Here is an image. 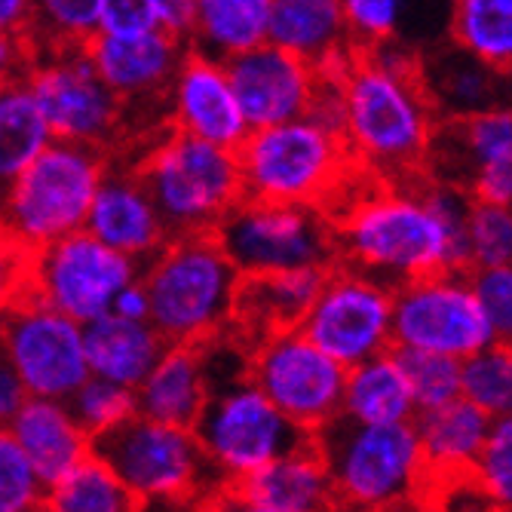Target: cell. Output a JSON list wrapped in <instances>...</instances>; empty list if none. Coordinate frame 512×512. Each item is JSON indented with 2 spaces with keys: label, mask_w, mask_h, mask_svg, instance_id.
I'll return each instance as SVG.
<instances>
[{
  "label": "cell",
  "mask_w": 512,
  "mask_h": 512,
  "mask_svg": "<svg viewBox=\"0 0 512 512\" xmlns=\"http://www.w3.org/2000/svg\"><path fill=\"white\" fill-rule=\"evenodd\" d=\"M10 83H13V77H7V74H0V102H4V96H7V89H10Z\"/></svg>",
  "instance_id": "obj_51"
},
{
  "label": "cell",
  "mask_w": 512,
  "mask_h": 512,
  "mask_svg": "<svg viewBox=\"0 0 512 512\" xmlns=\"http://www.w3.org/2000/svg\"><path fill=\"white\" fill-rule=\"evenodd\" d=\"M194 4H197V0H154L160 25L169 28L172 34H181V37H188V31H191Z\"/></svg>",
  "instance_id": "obj_49"
},
{
  "label": "cell",
  "mask_w": 512,
  "mask_h": 512,
  "mask_svg": "<svg viewBox=\"0 0 512 512\" xmlns=\"http://www.w3.org/2000/svg\"><path fill=\"white\" fill-rule=\"evenodd\" d=\"M341 417L359 424H399L414 421L417 405L405 378L396 347L362 359L347 368Z\"/></svg>",
  "instance_id": "obj_31"
},
{
  "label": "cell",
  "mask_w": 512,
  "mask_h": 512,
  "mask_svg": "<svg viewBox=\"0 0 512 512\" xmlns=\"http://www.w3.org/2000/svg\"><path fill=\"white\" fill-rule=\"evenodd\" d=\"M470 283L494 341H512V264L470 267Z\"/></svg>",
  "instance_id": "obj_43"
},
{
  "label": "cell",
  "mask_w": 512,
  "mask_h": 512,
  "mask_svg": "<svg viewBox=\"0 0 512 512\" xmlns=\"http://www.w3.org/2000/svg\"><path fill=\"white\" fill-rule=\"evenodd\" d=\"M46 506V485L34 473L31 460L13 439L7 427H0V512H31Z\"/></svg>",
  "instance_id": "obj_42"
},
{
  "label": "cell",
  "mask_w": 512,
  "mask_h": 512,
  "mask_svg": "<svg viewBox=\"0 0 512 512\" xmlns=\"http://www.w3.org/2000/svg\"><path fill=\"white\" fill-rule=\"evenodd\" d=\"M31 68V43L25 31L0 28V74L22 77Z\"/></svg>",
  "instance_id": "obj_46"
},
{
  "label": "cell",
  "mask_w": 512,
  "mask_h": 512,
  "mask_svg": "<svg viewBox=\"0 0 512 512\" xmlns=\"http://www.w3.org/2000/svg\"><path fill=\"white\" fill-rule=\"evenodd\" d=\"M470 267L512 264V206L473 200L467 215Z\"/></svg>",
  "instance_id": "obj_41"
},
{
  "label": "cell",
  "mask_w": 512,
  "mask_h": 512,
  "mask_svg": "<svg viewBox=\"0 0 512 512\" xmlns=\"http://www.w3.org/2000/svg\"><path fill=\"white\" fill-rule=\"evenodd\" d=\"M111 313L126 316V319H151V301H148V289L142 283V273L129 279V283L117 292Z\"/></svg>",
  "instance_id": "obj_48"
},
{
  "label": "cell",
  "mask_w": 512,
  "mask_h": 512,
  "mask_svg": "<svg viewBox=\"0 0 512 512\" xmlns=\"http://www.w3.org/2000/svg\"><path fill=\"white\" fill-rule=\"evenodd\" d=\"M218 503L252 512H319L335 506V491L316 439H310L230 482Z\"/></svg>",
  "instance_id": "obj_21"
},
{
  "label": "cell",
  "mask_w": 512,
  "mask_h": 512,
  "mask_svg": "<svg viewBox=\"0 0 512 512\" xmlns=\"http://www.w3.org/2000/svg\"><path fill=\"white\" fill-rule=\"evenodd\" d=\"M448 40L500 71H512V0H451Z\"/></svg>",
  "instance_id": "obj_34"
},
{
  "label": "cell",
  "mask_w": 512,
  "mask_h": 512,
  "mask_svg": "<svg viewBox=\"0 0 512 512\" xmlns=\"http://www.w3.org/2000/svg\"><path fill=\"white\" fill-rule=\"evenodd\" d=\"M166 105L172 129L206 138V142L224 148L237 151L249 132L227 65L221 59L191 50V46L178 71L172 74V83L166 89Z\"/></svg>",
  "instance_id": "obj_19"
},
{
  "label": "cell",
  "mask_w": 512,
  "mask_h": 512,
  "mask_svg": "<svg viewBox=\"0 0 512 512\" xmlns=\"http://www.w3.org/2000/svg\"><path fill=\"white\" fill-rule=\"evenodd\" d=\"M135 172L172 237L215 230L246 197L237 151L178 129L163 135Z\"/></svg>",
  "instance_id": "obj_7"
},
{
  "label": "cell",
  "mask_w": 512,
  "mask_h": 512,
  "mask_svg": "<svg viewBox=\"0 0 512 512\" xmlns=\"http://www.w3.org/2000/svg\"><path fill=\"white\" fill-rule=\"evenodd\" d=\"M463 396L479 405L491 421L512 414V341H491L460 362Z\"/></svg>",
  "instance_id": "obj_36"
},
{
  "label": "cell",
  "mask_w": 512,
  "mask_h": 512,
  "mask_svg": "<svg viewBox=\"0 0 512 512\" xmlns=\"http://www.w3.org/2000/svg\"><path fill=\"white\" fill-rule=\"evenodd\" d=\"M151 322L169 344H203L234 322L243 273L215 230L178 234L142 264Z\"/></svg>",
  "instance_id": "obj_3"
},
{
  "label": "cell",
  "mask_w": 512,
  "mask_h": 512,
  "mask_svg": "<svg viewBox=\"0 0 512 512\" xmlns=\"http://www.w3.org/2000/svg\"><path fill=\"white\" fill-rule=\"evenodd\" d=\"M421 80L439 120L512 105V71H500L451 40L421 56Z\"/></svg>",
  "instance_id": "obj_23"
},
{
  "label": "cell",
  "mask_w": 512,
  "mask_h": 512,
  "mask_svg": "<svg viewBox=\"0 0 512 512\" xmlns=\"http://www.w3.org/2000/svg\"><path fill=\"white\" fill-rule=\"evenodd\" d=\"M273 0H197L188 46L212 59H234L267 40Z\"/></svg>",
  "instance_id": "obj_32"
},
{
  "label": "cell",
  "mask_w": 512,
  "mask_h": 512,
  "mask_svg": "<svg viewBox=\"0 0 512 512\" xmlns=\"http://www.w3.org/2000/svg\"><path fill=\"white\" fill-rule=\"evenodd\" d=\"M40 482L50 488L83 457L92 454V436L80 427L65 399L28 396L7 424Z\"/></svg>",
  "instance_id": "obj_25"
},
{
  "label": "cell",
  "mask_w": 512,
  "mask_h": 512,
  "mask_svg": "<svg viewBox=\"0 0 512 512\" xmlns=\"http://www.w3.org/2000/svg\"><path fill=\"white\" fill-rule=\"evenodd\" d=\"M53 135L62 142L108 148L123 129V102L99 77L83 46H59L22 77Z\"/></svg>",
  "instance_id": "obj_16"
},
{
  "label": "cell",
  "mask_w": 512,
  "mask_h": 512,
  "mask_svg": "<svg viewBox=\"0 0 512 512\" xmlns=\"http://www.w3.org/2000/svg\"><path fill=\"white\" fill-rule=\"evenodd\" d=\"M86 56L96 65L99 77L126 102L166 99L172 74L178 71L188 40L169 28H148L135 34L96 31L86 40Z\"/></svg>",
  "instance_id": "obj_20"
},
{
  "label": "cell",
  "mask_w": 512,
  "mask_h": 512,
  "mask_svg": "<svg viewBox=\"0 0 512 512\" xmlns=\"http://www.w3.org/2000/svg\"><path fill=\"white\" fill-rule=\"evenodd\" d=\"M105 172L102 148L53 138L0 197V224L31 249L83 230Z\"/></svg>",
  "instance_id": "obj_8"
},
{
  "label": "cell",
  "mask_w": 512,
  "mask_h": 512,
  "mask_svg": "<svg viewBox=\"0 0 512 512\" xmlns=\"http://www.w3.org/2000/svg\"><path fill=\"white\" fill-rule=\"evenodd\" d=\"M148 28H160L154 0H102L99 31L135 34V31H148Z\"/></svg>",
  "instance_id": "obj_45"
},
{
  "label": "cell",
  "mask_w": 512,
  "mask_h": 512,
  "mask_svg": "<svg viewBox=\"0 0 512 512\" xmlns=\"http://www.w3.org/2000/svg\"><path fill=\"white\" fill-rule=\"evenodd\" d=\"M399 356L417 411H430L463 396L460 359L442 353H424V350H399Z\"/></svg>",
  "instance_id": "obj_38"
},
{
  "label": "cell",
  "mask_w": 512,
  "mask_h": 512,
  "mask_svg": "<svg viewBox=\"0 0 512 512\" xmlns=\"http://www.w3.org/2000/svg\"><path fill=\"white\" fill-rule=\"evenodd\" d=\"M65 402L92 439L114 430L117 424H123L126 417H132L138 411L135 390L105 381V378H96V375H89Z\"/></svg>",
  "instance_id": "obj_39"
},
{
  "label": "cell",
  "mask_w": 512,
  "mask_h": 512,
  "mask_svg": "<svg viewBox=\"0 0 512 512\" xmlns=\"http://www.w3.org/2000/svg\"><path fill=\"white\" fill-rule=\"evenodd\" d=\"M246 375L310 436L341 417L347 368L316 347L298 325L261 335L249 353Z\"/></svg>",
  "instance_id": "obj_11"
},
{
  "label": "cell",
  "mask_w": 512,
  "mask_h": 512,
  "mask_svg": "<svg viewBox=\"0 0 512 512\" xmlns=\"http://www.w3.org/2000/svg\"><path fill=\"white\" fill-rule=\"evenodd\" d=\"M341 138L353 163L381 178H411L427 166L439 126L421 80V56L405 43L353 50L335 68Z\"/></svg>",
  "instance_id": "obj_2"
},
{
  "label": "cell",
  "mask_w": 512,
  "mask_h": 512,
  "mask_svg": "<svg viewBox=\"0 0 512 512\" xmlns=\"http://www.w3.org/2000/svg\"><path fill=\"white\" fill-rule=\"evenodd\" d=\"M353 50L405 43L417 56L448 40L451 0H341Z\"/></svg>",
  "instance_id": "obj_24"
},
{
  "label": "cell",
  "mask_w": 512,
  "mask_h": 512,
  "mask_svg": "<svg viewBox=\"0 0 512 512\" xmlns=\"http://www.w3.org/2000/svg\"><path fill=\"white\" fill-rule=\"evenodd\" d=\"M494 341L467 270H436L393 286V347L467 359Z\"/></svg>",
  "instance_id": "obj_13"
},
{
  "label": "cell",
  "mask_w": 512,
  "mask_h": 512,
  "mask_svg": "<svg viewBox=\"0 0 512 512\" xmlns=\"http://www.w3.org/2000/svg\"><path fill=\"white\" fill-rule=\"evenodd\" d=\"M298 329L344 368L393 347V286L356 264H329Z\"/></svg>",
  "instance_id": "obj_12"
},
{
  "label": "cell",
  "mask_w": 512,
  "mask_h": 512,
  "mask_svg": "<svg viewBox=\"0 0 512 512\" xmlns=\"http://www.w3.org/2000/svg\"><path fill=\"white\" fill-rule=\"evenodd\" d=\"M135 497L99 454L83 457L56 485L46 488V509L56 512H126Z\"/></svg>",
  "instance_id": "obj_35"
},
{
  "label": "cell",
  "mask_w": 512,
  "mask_h": 512,
  "mask_svg": "<svg viewBox=\"0 0 512 512\" xmlns=\"http://www.w3.org/2000/svg\"><path fill=\"white\" fill-rule=\"evenodd\" d=\"M102 0H34L28 34L40 37L50 50L59 46H86L99 31Z\"/></svg>",
  "instance_id": "obj_37"
},
{
  "label": "cell",
  "mask_w": 512,
  "mask_h": 512,
  "mask_svg": "<svg viewBox=\"0 0 512 512\" xmlns=\"http://www.w3.org/2000/svg\"><path fill=\"white\" fill-rule=\"evenodd\" d=\"M313 439L332 479L335 506L396 509L421 503L436 488L414 421L359 424L335 417Z\"/></svg>",
  "instance_id": "obj_4"
},
{
  "label": "cell",
  "mask_w": 512,
  "mask_h": 512,
  "mask_svg": "<svg viewBox=\"0 0 512 512\" xmlns=\"http://www.w3.org/2000/svg\"><path fill=\"white\" fill-rule=\"evenodd\" d=\"M28 399L25 384L19 381L16 368L10 365V359L0 353V427H7L13 421V414L19 411V405Z\"/></svg>",
  "instance_id": "obj_47"
},
{
  "label": "cell",
  "mask_w": 512,
  "mask_h": 512,
  "mask_svg": "<svg viewBox=\"0 0 512 512\" xmlns=\"http://www.w3.org/2000/svg\"><path fill=\"white\" fill-rule=\"evenodd\" d=\"M267 40L319 71L335 68L353 53L341 0H273Z\"/></svg>",
  "instance_id": "obj_29"
},
{
  "label": "cell",
  "mask_w": 512,
  "mask_h": 512,
  "mask_svg": "<svg viewBox=\"0 0 512 512\" xmlns=\"http://www.w3.org/2000/svg\"><path fill=\"white\" fill-rule=\"evenodd\" d=\"M237 102L249 129L304 117L319 86V68L270 40L227 59Z\"/></svg>",
  "instance_id": "obj_18"
},
{
  "label": "cell",
  "mask_w": 512,
  "mask_h": 512,
  "mask_svg": "<svg viewBox=\"0 0 512 512\" xmlns=\"http://www.w3.org/2000/svg\"><path fill=\"white\" fill-rule=\"evenodd\" d=\"M237 157L246 197L298 206L338 200L353 163L341 132L310 114L249 129Z\"/></svg>",
  "instance_id": "obj_5"
},
{
  "label": "cell",
  "mask_w": 512,
  "mask_h": 512,
  "mask_svg": "<svg viewBox=\"0 0 512 512\" xmlns=\"http://www.w3.org/2000/svg\"><path fill=\"white\" fill-rule=\"evenodd\" d=\"M470 485L485 503L512 509V414L491 421L485 445L470 470Z\"/></svg>",
  "instance_id": "obj_40"
},
{
  "label": "cell",
  "mask_w": 512,
  "mask_h": 512,
  "mask_svg": "<svg viewBox=\"0 0 512 512\" xmlns=\"http://www.w3.org/2000/svg\"><path fill=\"white\" fill-rule=\"evenodd\" d=\"M194 433L224 485L255 473L273 457L313 439L295 427L249 381V375L212 390L200 421L194 424Z\"/></svg>",
  "instance_id": "obj_10"
},
{
  "label": "cell",
  "mask_w": 512,
  "mask_h": 512,
  "mask_svg": "<svg viewBox=\"0 0 512 512\" xmlns=\"http://www.w3.org/2000/svg\"><path fill=\"white\" fill-rule=\"evenodd\" d=\"M414 430L424 448L427 470L439 488L470 479V470L491 430V417L467 396H457L439 408L417 411Z\"/></svg>",
  "instance_id": "obj_27"
},
{
  "label": "cell",
  "mask_w": 512,
  "mask_h": 512,
  "mask_svg": "<svg viewBox=\"0 0 512 512\" xmlns=\"http://www.w3.org/2000/svg\"><path fill=\"white\" fill-rule=\"evenodd\" d=\"M325 270L329 267H295L279 273L243 276L234 322L255 341L267 332L301 325L322 286Z\"/></svg>",
  "instance_id": "obj_30"
},
{
  "label": "cell",
  "mask_w": 512,
  "mask_h": 512,
  "mask_svg": "<svg viewBox=\"0 0 512 512\" xmlns=\"http://www.w3.org/2000/svg\"><path fill=\"white\" fill-rule=\"evenodd\" d=\"M31 16H34V0H0V28L28 34Z\"/></svg>",
  "instance_id": "obj_50"
},
{
  "label": "cell",
  "mask_w": 512,
  "mask_h": 512,
  "mask_svg": "<svg viewBox=\"0 0 512 512\" xmlns=\"http://www.w3.org/2000/svg\"><path fill=\"white\" fill-rule=\"evenodd\" d=\"M215 237L243 276L338 261L335 224L319 206L243 197L215 227Z\"/></svg>",
  "instance_id": "obj_9"
},
{
  "label": "cell",
  "mask_w": 512,
  "mask_h": 512,
  "mask_svg": "<svg viewBox=\"0 0 512 512\" xmlns=\"http://www.w3.org/2000/svg\"><path fill=\"white\" fill-rule=\"evenodd\" d=\"M83 227L138 264L151 261L172 237L145 181L123 169L105 172Z\"/></svg>",
  "instance_id": "obj_22"
},
{
  "label": "cell",
  "mask_w": 512,
  "mask_h": 512,
  "mask_svg": "<svg viewBox=\"0 0 512 512\" xmlns=\"http://www.w3.org/2000/svg\"><path fill=\"white\" fill-rule=\"evenodd\" d=\"M212 396L200 344H166L148 378L135 387L138 414L163 424L194 427Z\"/></svg>",
  "instance_id": "obj_26"
},
{
  "label": "cell",
  "mask_w": 512,
  "mask_h": 512,
  "mask_svg": "<svg viewBox=\"0 0 512 512\" xmlns=\"http://www.w3.org/2000/svg\"><path fill=\"white\" fill-rule=\"evenodd\" d=\"M427 166L473 200L512 206V105L439 120Z\"/></svg>",
  "instance_id": "obj_17"
},
{
  "label": "cell",
  "mask_w": 512,
  "mask_h": 512,
  "mask_svg": "<svg viewBox=\"0 0 512 512\" xmlns=\"http://www.w3.org/2000/svg\"><path fill=\"white\" fill-rule=\"evenodd\" d=\"M470 203L467 191L439 178H393L332 215L338 258L390 286L436 270H470Z\"/></svg>",
  "instance_id": "obj_1"
},
{
  "label": "cell",
  "mask_w": 512,
  "mask_h": 512,
  "mask_svg": "<svg viewBox=\"0 0 512 512\" xmlns=\"http://www.w3.org/2000/svg\"><path fill=\"white\" fill-rule=\"evenodd\" d=\"M92 454H99L120 476L138 506L197 503L227 488L194 427L163 424L138 411L92 439Z\"/></svg>",
  "instance_id": "obj_6"
},
{
  "label": "cell",
  "mask_w": 512,
  "mask_h": 512,
  "mask_svg": "<svg viewBox=\"0 0 512 512\" xmlns=\"http://www.w3.org/2000/svg\"><path fill=\"white\" fill-rule=\"evenodd\" d=\"M53 138L56 135L34 102L28 83L16 77L0 102V197Z\"/></svg>",
  "instance_id": "obj_33"
},
{
  "label": "cell",
  "mask_w": 512,
  "mask_h": 512,
  "mask_svg": "<svg viewBox=\"0 0 512 512\" xmlns=\"http://www.w3.org/2000/svg\"><path fill=\"white\" fill-rule=\"evenodd\" d=\"M89 375L123 384L135 390L166 350V338L154 329L151 319H126L105 313L83 325Z\"/></svg>",
  "instance_id": "obj_28"
},
{
  "label": "cell",
  "mask_w": 512,
  "mask_h": 512,
  "mask_svg": "<svg viewBox=\"0 0 512 512\" xmlns=\"http://www.w3.org/2000/svg\"><path fill=\"white\" fill-rule=\"evenodd\" d=\"M142 273V264L111 249L89 230L34 249L31 295L80 325L111 313L117 292Z\"/></svg>",
  "instance_id": "obj_14"
},
{
  "label": "cell",
  "mask_w": 512,
  "mask_h": 512,
  "mask_svg": "<svg viewBox=\"0 0 512 512\" xmlns=\"http://www.w3.org/2000/svg\"><path fill=\"white\" fill-rule=\"evenodd\" d=\"M0 353L28 396L68 399L89 378L83 325L34 295L0 313Z\"/></svg>",
  "instance_id": "obj_15"
},
{
  "label": "cell",
  "mask_w": 512,
  "mask_h": 512,
  "mask_svg": "<svg viewBox=\"0 0 512 512\" xmlns=\"http://www.w3.org/2000/svg\"><path fill=\"white\" fill-rule=\"evenodd\" d=\"M34 249L0 224V313L31 295Z\"/></svg>",
  "instance_id": "obj_44"
}]
</instances>
